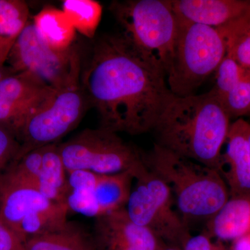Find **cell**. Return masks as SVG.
Wrapping results in <instances>:
<instances>
[{
	"label": "cell",
	"mask_w": 250,
	"mask_h": 250,
	"mask_svg": "<svg viewBox=\"0 0 250 250\" xmlns=\"http://www.w3.org/2000/svg\"><path fill=\"white\" fill-rule=\"evenodd\" d=\"M82 61L81 84L100 127L139 135L152 131L174 95L165 72L120 32L95 36Z\"/></svg>",
	"instance_id": "cell-1"
},
{
	"label": "cell",
	"mask_w": 250,
	"mask_h": 250,
	"mask_svg": "<svg viewBox=\"0 0 250 250\" xmlns=\"http://www.w3.org/2000/svg\"><path fill=\"white\" fill-rule=\"evenodd\" d=\"M230 119L213 88L201 95H174L153 128L154 143L219 172Z\"/></svg>",
	"instance_id": "cell-2"
},
{
	"label": "cell",
	"mask_w": 250,
	"mask_h": 250,
	"mask_svg": "<svg viewBox=\"0 0 250 250\" xmlns=\"http://www.w3.org/2000/svg\"><path fill=\"white\" fill-rule=\"evenodd\" d=\"M150 170L170 188L177 211L188 226L191 222H209L229 199L221 174L154 143L150 150L141 151Z\"/></svg>",
	"instance_id": "cell-3"
},
{
	"label": "cell",
	"mask_w": 250,
	"mask_h": 250,
	"mask_svg": "<svg viewBox=\"0 0 250 250\" xmlns=\"http://www.w3.org/2000/svg\"><path fill=\"white\" fill-rule=\"evenodd\" d=\"M108 9L122 36L167 75L178 27L172 0H117Z\"/></svg>",
	"instance_id": "cell-4"
},
{
	"label": "cell",
	"mask_w": 250,
	"mask_h": 250,
	"mask_svg": "<svg viewBox=\"0 0 250 250\" xmlns=\"http://www.w3.org/2000/svg\"><path fill=\"white\" fill-rule=\"evenodd\" d=\"M173 54L166 75L175 96L195 95L206 80L216 71L227 54V44L217 28L177 19Z\"/></svg>",
	"instance_id": "cell-5"
},
{
	"label": "cell",
	"mask_w": 250,
	"mask_h": 250,
	"mask_svg": "<svg viewBox=\"0 0 250 250\" xmlns=\"http://www.w3.org/2000/svg\"><path fill=\"white\" fill-rule=\"evenodd\" d=\"M125 209L135 223L147 228L166 244L182 249L191 235L177 211L170 188L148 170L144 163L135 173Z\"/></svg>",
	"instance_id": "cell-6"
},
{
	"label": "cell",
	"mask_w": 250,
	"mask_h": 250,
	"mask_svg": "<svg viewBox=\"0 0 250 250\" xmlns=\"http://www.w3.org/2000/svg\"><path fill=\"white\" fill-rule=\"evenodd\" d=\"M68 212L66 205L52 201L35 187L6 172L0 175V217L23 243L65 228Z\"/></svg>",
	"instance_id": "cell-7"
},
{
	"label": "cell",
	"mask_w": 250,
	"mask_h": 250,
	"mask_svg": "<svg viewBox=\"0 0 250 250\" xmlns=\"http://www.w3.org/2000/svg\"><path fill=\"white\" fill-rule=\"evenodd\" d=\"M80 75L52 90L28 118L20 134L19 152L12 163L34 149L57 143L80 123L90 106Z\"/></svg>",
	"instance_id": "cell-8"
},
{
	"label": "cell",
	"mask_w": 250,
	"mask_h": 250,
	"mask_svg": "<svg viewBox=\"0 0 250 250\" xmlns=\"http://www.w3.org/2000/svg\"><path fill=\"white\" fill-rule=\"evenodd\" d=\"M67 172L85 170L100 174L136 172L143 165L141 151L118 133L99 127L85 129L59 145Z\"/></svg>",
	"instance_id": "cell-9"
},
{
	"label": "cell",
	"mask_w": 250,
	"mask_h": 250,
	"mask_svg": "<svg viewBox=\"0 0 250 250\" xmlns=\"http://www.w3.org/2000/svg\"><path fill=\"white\" fill-rule=\"evenodd\" d=\"M82 61L75 44L67 50H56L41 39L29 21L15 40L6 62L13 73L27 74L57 89L80 75Z\"/></svg>",
	"instance_id": "cell-10"
},
{
	"label": "cell",
	"mask_w": 250,
	"mask_h": 250,
	"mask_svg": "<svg viewBox=\"0 0 250 250\" xmlns=\"http://www.w3.org/2000/svg\"><path fill=\"white\" fill-rule=\"evenodd\" d=\"M134 179L132 170L111 174L67 172L65 205L69 211L95 218L122 209L129 200Z\"/></svg>",
	"instance_id": "cell-11"
},
{
	"label": "cell",
	"mask_w": 250,
	"mask_h": 250,
	"mask_svg": "<svg viewBox=\"0 0 250 250\" xmlns=\"http://www.w3.org/2000/svg\"><path fill=\"white\" fill-rule=\"evenodd\" d=\"M53 90L27 74H11L0 80V126L19 139L28 118Z\"/></svg>",
	"instance_id": "cell-12"
},
{
	"label": "cell",
	"mask_w": 250,
	"mask_h": 250,
	"mask_svg": "<svg viewBox=\"0 0 250 250\" xmlns=\"http://www.w3.org/2000/svg\"><path fill=\"white\" fill-rule=\"evenodd\" d=\"M95 250H159L164 242L129 218L125 208L95 218Z\"/></svg>",
	"instance_id": "cell-13"
},
{
	"label": "cell",
	"mask_w": 250,
	"mask_h": 250,
	"mask_svg": "<svg viewBox=\"0 0 250 250\" xmlns=\"http://www.w3.org/2000/svg\"><path fill=\"white\" fill-rule=\"evenodd\" d=\"M250 124L240 118L230 125L225 152L222 153L219 172L229 189L230 197L250 193Z\"/></svg>",
	"instance_id": "cell-14"
},
{
	"label": "cell",
	"mask_w": 250,
	"mask_h": 250,
	"mask_svg": "<svg viewBox=\"0 0 250 250\" xmlns=\"http://www.w3.org/2000/svg\"><path fill=\"white\" fill-rule=\"evenodd\" d=\"M172 5L179 21L214 28L250 11V0H172Z\"/></svg>",
	"instance_id": "cell-15"
},
{
	"label": "cell",
	"mask_w": 250,
	"mask_h": 250,
	"mask_svg": "<svg viewBox=\"0 0 250 250\" xmlns=\"http://www.w3.org/2000/svg\"><path fill=\"white\" fill-rule=\"evenodd\" d=\"M207 225V231L221 242H232L250 234V193L230 197Z\"/></svg>",
	"instance_id": "cell-16"
},
{
	"label": "cell",
	"mask_w": 250,
	"mask_h": 250,
	"mask_svg": "<svg viewBox=\"0 0 250 250\" xmlns=\"http://www.w3.org/2000/svg\"><path fill=\"white\" fill-rule=\"evenodd\" d=\"M32 22L41 39L52 48L64 51L75 45L77 31L62 9L45 6L34 16Z\"/></svg>",
	"instance_id": "cell-17"
},
{
	"label": "cell",
	"mask_w": 250,
	"mask_h": 250,
	"mask_svg": "<svg viewBox=\"0 0 250 250\" xmlns=\"http://www.w3.org/2000/svg\"><path fill=\"white\" fill-rule=\"evenodd\" d=\"M36 188L52 201L65 205L67 172L57 143L42 147V168Z\"/></svg>",
	"instance_id": "cell-18"
},
{
	"label": "cell",
	"mask_w": 250,
	"mask_h": 250,
	"mask_svg": "<svg viewBox=\"0 0 250 250\" xmlns=\"http://www.w3.org/2000/svg\"><path fill=\"white\" fill-rule=\"evenodd\" d=\"M24 247L26 250H95L92 233L70 222L59 231L29 238Z\"/></svg>",
	"instance_id": "cell-19"
},
{
	"label": "cell",
	"mask_w": 250,
	"mask_h": 250,
	"mask_svg": "<svg viewBox=\"0 0 250 250\" xmlns=\"http://www.w3.org/2000/svg\"><path fill=\"white\" fill-rule=\"evenodd\" d=\"M62 9L77 32L91 40L96 36L103 15L100 2L95 0H65Z\"/></svg>",
	"instance_id": "cell-20"
},
{
	"label": "cell",
	"mask_w": 250,
	"mask_h": 250,
	"mask_svg": "<svg viewBox=\"0 0 250 250\" xmlns=\"http://www.w3.org/2000/svg\"><path fill=\"white\" fill-rule=\"evenodd\" d=\"M227 44V54L250 69V11L223 27L217 28Z\"/></svg>",
	"instance_id": "cell-21"
},
{
	"label": "cell",
	"mask_w": 250,
	"mask_h": 250,
	"mask_svg": "<svg viewBox=\"0 0 250 250\" xmlns=\"http://www.w3.org/2000/svg\"><path fill=\"white\" fill-rule=\"evenodd\" d=\"M29 11L22 0H0V36L16 39L29 22Z\"/></svg>",
	"instance_id": "cell-22"
},
{
	"label": "cell",
	"mask_w": 250,
	"mask_h": 250,
	"mask_svg": "<svg viewBox=\"0 0 250 250\" xmlns=\"http://www.w3.org/2000/svg\"><path fill=\"white\" fill-rule=\"evenodd\" d=\"M220 100L230 118L250 114V69H246L238 83Z\"/></svg>",
	"instance_id": "cell-23"
},
{
	"label": "cell",
	"mask_w": 250,
	"mask_h": 250,
	"mask_svg": "<svg viewBox=\"0 0 250 250\" xmlns=\"http://www.w3.org/2000/svg\"><path fill=\"white\" fill-rule=\"evenodd\" d=\"M42 164V147L34 149L12 163L4 172L20 182L36 188Z\"/></svg>",
	"instance_id": "cell-24"
},
{
	"label": "cell",
	"mask_w": 250,
	"mask_h": 250,
	"mask_svg": "<svg viewBox=\"0 0 250 250\" xmlns=\"http://www.w3.org/2000/svg\"><path fill=\"white\" fill-rule=\"evenodd\" d=\"M246 67L241 66L238 62L226 54L216 71V83L213 89L219 98H223L238 83Z\"/></svg>",
	"instance_id": "cell-25"
},
{
	"label": "cell",
	"mask_w": 250,
	"mask_h": 250,
	"mask_svg": "<svg viewBox=\"0 0 250 250\" xmlns=\"http://www.w3.org/2000/svg\"><path fill=\"white\" fill-rule=\"evenodd\" d=\"M12 132L0 126V175L16 159L21 147V143Z\"/></svg>",
	"instance_id": "cell-26"
},
{
	"label": "cell",
	"mask_w": 250,
	"mask_h": 250,
	"mask_svg": "<svg viewBox=\"0 0 250 250\" xmlns=\"http://www.w3.org/2000/svg\"><path fill=\"white\" fill-rule=\"evenodd\" d=\"M209 233L190 235L182 248L183 250H225L220 243L213 241Z\"/></svg>",
	"instance_id": "cell-27"
},
{
	"label": "cell",
	"mask_w": 250,
	"mask_h": 250,
	"mask_svg": "<svg viewBox=\"0 0 250 250\" xmlns=\"http://www.w3.org/2000/svg\"><path fill=\"white\" fill-rule=\"evenodd\" d=\"M0 250H26L24 243L0 217Z\"/></svg>",
	"instance_id": "cell-28"
},
{
	"label": "cell",
	"mask_w": 250,
	"mask_h": 250,
	"mask_svg": "<svg viewBox=\"0 0 250 250\" xmlns=\"http://www.w3.org/2000/svg\"><path fill=\"white\" fill-rule=\"evenodd\" d=\"M16 39H7L0 36V65L4 66L11 47Z\"/></svg>",
	"instance_id": "cell-29"
},
{
	"label": "cell",
	"mask_w": 250,
	"mask_h": 250,
	"mask_svg": "<svg viewBox=\"0 0 250 250\" xmlns=\"http://www.w3.org/2000/svg\"><path fill=\"white\" fill-rule=\"evenodd\" d=\"M231 250H250V233L232 241Z\"/></svg>",
	"instance_id": "cell-30"
},
{
	"label": "cell",
	"mask_w": 250,
	"mask_h": 250,
	"mask_svg": "<svg viewBox=\"0 0 250 250\" xmlns=\"http://www.w3.org/2000/svg\"><path fill=\"white\" fill-rule=\"evenodd\" d=\"M11 74L14 73L9 70V68H6L4 66L0 65V80H2L4 77L9 76Z\"/></svg>",
	"instance_id": "cell-31"
},
{
	"label": "cell",
	"mask_w": 250,
	"mask_h": 250,
	"mask_svg": "<svg viewBox=\"0 0 250 250\" xmlns=\"http://www.w3.org/2000/svg\"><path fill=\"white\" fill-rule=\"evenodd\" d=\"M159 250H183L182 248H178V247L170 246V245L166 244L164 243L162 246L161 247Z\"/></svg>",
	"instance_id": "cell-32"
},
{
	"label": "cell",
	"mask_w": 250,
	"mask_h": 250,
	"mask_svg": "<svg viewBox=\"0 0 250 250\" xmlns=\"http://www.w3.org/2000/svg\"><path fill=\"white\" fill-rule=\"evenodd\" d=\"M248 141H249L250 147V126L249 129V134H248Z\"/></svg>",
	"instance_id": "cell-33"
}]
</instances>
